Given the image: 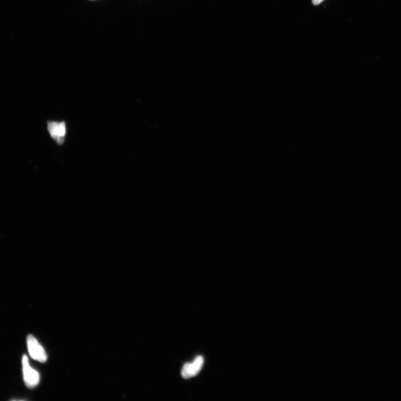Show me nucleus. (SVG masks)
Listing matches in <instances>:
<instances>
[{"label":"nucleus","instance_id":"f257e3e1","mask_svg":"<svg viewBox=\"0 0 401 401\" xmlns=\"http://www.w3.org/2000/svg\"><path fill=\"white\" fill-rule=\"evenodd\" d=\"M47 129L50 137L57 145L64 144L67 135V125L65 121L47 122Z\"/></svg>","mask_w":401,"mask_h":401},{"label":"nucleus","instance_id":"f03ea898","mask_svg":"<svg viewBox=\"0 0 401 401\" xmlns=\"http://www.w3.org/2000/svg\"><path fill=\"white\" fill-rule=\"evenodd\" d=\"M22 364L23 380H24L26 386L30 389L35 388L39 384L40 375L39 372L30 367L28 358L26 355L23 356Z\"/></svg>","mask_w":401,"mask_h":401},{"label":"nucleus","instance_id":"7ed1b4c3","mask_svg":"<svg viewBox=\"0 0 401 401\" xmlns=\"http://www.w3.org/2000/svg\"><path fill=\"white\" fill-rule=\"evenodd\" d=\"M27 345L28 353L32 359L41 363L46 362L47 356L44 348L31 334L27 337Z\"/></svg>","mask_w":401,"mask_h":401},{"label":"nucleus","instance_id":"20e7f679","mask_svg":"<svg viewBox=\"0 0 401 401\" xmlns=\"http://www.w3.org/2000/svg\"><path fill=\"white\" fill-rule=\"evenodd\" d=\"M204 360L202 356H199L192 364H186L183 367L181 375L183 378L188 379L197 376L201 370Z\"/></svg>","mask_w":401,"mask_h":401},{"label":"nucleus","instance_id":"39448f33","mask_svg":"<svg viewBox=\"0 0 401 401\" xmlns=\"http://www.w3.org/2000/svg\"><path fill=\"white\" fill-rule=\"evenodd\" d=\"M324 0H313V3L315 5H318V4L322 3Z\"/></svg>","mask_w":401,"mask_h":401}]
</instances>
